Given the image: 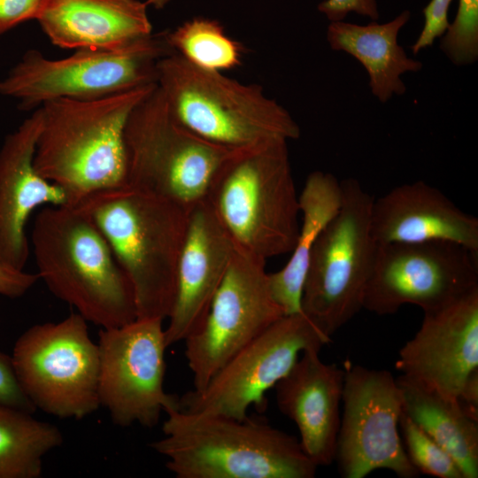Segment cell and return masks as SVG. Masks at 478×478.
<instances>
[{
	"mask_svg": "<svg viewBox=\"0 0 478 478\" xmlns=\"http://www.w3.org/2000/svg\"><path fill=\"white\" fill-rule=\"evenodd\" d=\"M157 83L105 97L43 103L34 166L75 206L96 191L127 185V119Z\"/></svg>",
	"mask_w": 478,
	"mask_h": 478,
	"instance_id": "obj_1",
	"label": "cell"
},
{
	"mask_svg": "<svg viewBox=\"0 0 478 478\" xmlns=\"http://www.w3.org/2000/svg\"><path fill=\"white\" fill-rule=\"evenodd\" d=\"M75 206L94 221L126 274L136 319L168 318L189 209L128 185L92 193Z\"/></svg>",
	"mask_w": 478,
	"mask_h": 478,
	"instance_id": "obj_2",
	"label": "cell"
},
{
	"mask_svg": "<svg viewBox=\"0 0 478 478\" xmlns=\"http://www.w3.org/2000/svg\"><path fill=\"white\" fill-rule=\"evenodd\" d=\"M163 437L150 447L177 478H312L318 466L299 440L247 418L165 411Z\"/></svg>",
	"mask_w": 478,
	"mask_h": 478,
	"instance_id": "obj_3",
	"label": "cell"
},
{
	"mask_svg": "<svg viewBox=\"0 0 478 478\" xmlns=\"http://www.w3.org/2000/svg\"><path fill=\"white\" fill-rule=\"evenodd\" d=\"M31 242L37 274L58 299L101 328L135 320L131 284L104 235L77 206H44Z\"/></svg>",
	"mask_w": 478,
	"mask_h": 478,
	"instance_id": "obj_4",
	"label": "cell"
},
{
	"mask_svg": "<svg viewBox=\"0 0 478 478\" xmlns=\"http://www.w3.org/2000/svg\"><path fill=\"white\" fill-rule=\"evenodd\" d=\"M206 199L237 248L264 261L294 249L300 209L288 142L236 149Z\"/></svg>",
	"mask_w": 478,
	"mask_h": 478,
	"instance_id": "obj_5",
	"label": "cell"
},
{
	"mask_svg": "<svg viewBox=\"0 0 478 478\" xmlns=\"http://www.w3.org/2000/svg\"><path fill=\"white\" fill-rule=\"evenodd\" d=\"M157 72L173 116L210 142L242 149L300 136L290 113L258 84L200 68L176 52L160 58Z\"/></svg>",
	"mask_w": 478,
	"mask_h": 478,
	"instance_id": "obj_6",
	"label": "cell"
},
{
	"mask_svg": "<svg viewBox=\"0 0 478 478\" xmlns=\"http://www.w3.org/2000/svg\"><path fill=\"white\" fill-rule=\"evenodd\" d=\"M124 140L127 185L187 209L206 199L217 172L236 150L210 142L183 126L158 84L131 112Z\"/></svg>",
	"mask_w": 478,
	"mask_h": 478,
	"instance_id": "obj_7",
	"label": "cell"
},
{
	"mask_svg": "<svg viewBox=\"0 0 478 478\" xmlns=\"http://www.w3.org/2000/svg\"><path fill=\"white\" fill-rule=\"evenodd\" d=\"M173 52L166 32L114 50H76L60 59L30 50L0 80V96L16 99L23 111L56 98L105 97L157 83L158 60Z\"/></svg>",
	"mask_w": 478,
	"mask_h": 478,
	"instance_id": "obj_8",
	"label": "cell"
},
{
	"mask_svg": "<svg viewBox=\"0 0 478 478\" xmlns=\"http://www.w3.org/2000/svg\"><path fill=\"white\" fill-rule=\"evenodd\" d=\"M341 184L342 204L312 249L301 295L302 312L329 338L362 309L378 247L374 198L356 179Z\"/></svg>",
	"mask_w": 478,
	"mask_h": 478,
	"instance_id": "obj_9",
	"label": "cell"
},
{
	"mask_svg": "<svg viewBox=\"0 0 478 478\" xmlns=\"http://www.w3.org/2000/svg\"><path fill=\"white\" fill-rule=\"evenodd\" d=\"M87 322L71 313L58 322L34 325L17 339L12 362L36 409L60 419L81 420L100 407L98 345Z\"/></svg>",
	"mask_w": 478,
	"mask_h": 478,
	"instance_id": "obj_10",
	"label": "cell"
},
{
	"mask_svg": "<svg viewBox=\"0 0 478 478\" xmlns=\"http://www.w3.org/2000/svg\"><path fill=\"white\" fill-rule=\"evenodd\" d=\"M330 340L302 311L283 315L232 356L204 389L178 397V408L244 420L251 406L264 408L266 392L300 354L320 351Z\"/></svg>",
	"mask_w": 478,
	"mask_h": 478,
	"instance_id": "obj_11",
	"label": "cell"
},
{
	"mask_svg": "<svg viewBox=\"0 0 478 478\" xmlns=\"http://www.w3.org/2000/svg\"><path fill=\"white\" fill-rule=\"evenodd\" d=\"M478 288V254L451 242L378 244L362 308L378 315L405 305L423 312Z\"/></svg>",
	"mask_w": 478,
	"mask_h": 478,
	"instance_id": "obj_12",
	"label": "cell"
},
{
	"mask_svg": "<svg viewBox=\"0 0 478 478\" xmlns=\"http://www.w3.org/2000/svg\"><path fill=\"white\" fill-rule=\"evenodd\" d=\"M343 417L335 459L344 478H363L388 469L401 478L419 472L410 462L400 436L403 397L387 370L344 363Z\"/></svg>",
	"mask_w": 478,
	"mask_h": 478,
	"instance_id": "obj_13",
	"label": "cell"
},
{
	"mask_svg": "<svg viewBox=\"0 0 478 478\" xmlns=\"http://www.w3.org/2000/svg\"><path fill=\"white\" fill-rule=\"evenodd\" d=\"M163 320L135 319L98 334L100 406L120 427H155L161 412L178 407L164 389L166 341Z\"/></svg>",
	"mask_w": 478,
	"mask_h": 478,
	"instance_id": "obj_14",
	"label": "cell"
},
{
	"mask_svg": "<svg viewBox=\"0 0 478 478\" xmlns=\"http://www.w3.org/2000/svg\"><path fill=\"white\" fill-rule=\"evenodd\" d=\"M265 266L266 261L235 246L204 323L184 341L193 390L204 389L232 356L285 315Z\"/></svg>",
	"mask_w": 478,
	"mask_h": 478,
	"instance_id": "obj_15",
	"label": "cell"
},
{
	"mask_svg": "<svg viewBox=\"0 0 478 478\" xmlns=\"http://www.w3.org/2000/svg\"><path fill=\"white\" fill-rule=\"evenodd\" d=\"M400 350L396 369L406 379L457 399L478 370V288L438 309Z\"/></svg>",
	"mask_w": 478,
	"mask_h": 478,
	"instance_id": "obj_16",
	"label": "cell"
},
{
	"mask_svg": "<svg viewBox=\"0 0 478 478\" xmlns=\"http://www.w3.org/2000/svg\"><path fill=\"white\" fill-rule=\"evenodd\" d=\"M235 250L207 199L189 208L175 298L165 328L168 347L184 342L201 328Z\"/></svg>",
	"mask_w": 478,
	"mask_h": 478,
	"instance_id": "obj_17",
	"label": "cell"
},
{
	"mask_svg": "<svg viewBox=\"0 0 478 478\" xmlns=\"http://www.w3.org/2000/svg\"><path fill=\"white\" fill-rule=\"evenodd\" d=\"M42 112L35 109L0 149V261L24 270L30 253L26 227L42 206L68 205L65 191L34 166Z\"/></svg>",
	"mask_w": 478,
	"mask_h": 478,
	"instance_id": "obj_18",
	"label": "cell"
},
{
	"mask_svg": "<svg viewBox=\"0 0 478 478\" xmlns=\"http://www.w3.org/2000/svg\"><path fill=\"white\" fill-rule=\"evenodd\" d=\"M320 351L302 353L274 387L279 410L297 425L300 445L318 466L335 459L344 368L326 364Z\"/></svg>",
	"mask_w": 478,
	"mask_h": 478,
	"instance_id": "obj_19",
	"label": "cell"
},
{
	"mask_svg": "<svg viewBox=\"0 0 478 478\" xmlns=\"http://www.w3.org/2000/svg\"><path fill=\"white\" fill-rule=\"evenodd\" d=\"M371 233L377 244L451 242L478 254V219L421 181L374 199Z\"/></svg>",
	"mask_w": 478,
	"mask_h": 478,
	"instance_id": "obj_20",
	"label": "cell"
},
{
	"mask_svg": "<svg viewBox=\"0 0 478 478\" xmlns=\"http://www.w3.org/2000/svg\"><path fill=\"white\" fill-rule=\"evenodd\" d=\"M139 0H48L36 19L63 49L114 50L152 34Z\"/></svg>",
	"mask_w": 478,
	"mask_h": 478,
	"instance_id": "obj_21",
	"label": "cell"
},
{
	"mask_svg": "<svg viewBox=\"0 0 478 478\" xmlns=\"http://www.w3.org/2000/svg\"><path fill=\"white\" fill-rule=\"evenodd\" d=\"M410 18L411 12L405 10L383 24L374 21L358 25L341 20L332 21L328 27L327 40L331 49L347 52L365 67L371 91L382 103L405 92L403 73L422 68V63L407 57L397 42L399 31Z\"/></svg>",
	"mask_w": 478,
	"mask_h": 478,
	"instance_id": "obj_22",
	"label": "cell"
},
{
	"mask_svg": "<svg viewBox=\"0 0 478 478\" xmlns=\"http://www.w3.org/2000/svg\"><path fill=\"white\" fill-rule=\"evenodd\" d=\"M341 181L322 171L311 173L299 195L301 224L296 245L286 265L268 274L272 295L284 314L301 312V295L312 249L327 224L339 211Z\"/></svg>",
	"mask_w": 478,
	"mask_h": 478,
	"instance_id": "obj_23",
	"label": "cell"
},
{
	"mask_svg": "<svg viewBox=\"0 0 478 478\" xmlns=\"http://www.w3.org/2000/svg\"><path fill=\"white\" fill-rule=\"evenodd\" d=\"M403 412L455 460L463 478L478 477V420L457 399L445 397L400 375Z\"/></svg>",
	"mask_w": 478,
	"mask_h": 478,
	"instance_id": "obj_24",
	"label": "cell"
},
{
	"mask_svg": "<svg viewBox=\"0 0 478 478\" xmlns=\"http://www.w3.org/2000/svg\"><path fill=\"white\" fill-rule=\"evenodd\" d=\"M63 441L54 424L0 406V478L41 477L43 457Z\"/></svg>",
	"mask_w": 478,
	"mask_h": 478,
	"instance_id": "obj_25",
	"label": "cell"
},
{
	"mask_svg": "<svg viewBox=\"0 0 478 478\" xmlns=\"http://www.w3.org/2000/svg\"><path fill=\"white\" fill-rule=\"evenodd\" d=\"M166 41L174 52L205 70L223 72L241 64L242 45L229 37L215 19L188 20L166 32Z\"/></svg>",
	"mask_w": 478,
	"mask_h": 478,
	"instance_id": "obj_26",
	"label": "cell"
},
{
	"mask_svg": "<svg viewBox=\"0 0 478 478\" xmlns=\"http://www.w3.org/2000/svg\"><path fill=\"white\" fill-rule=\"evenodd\" d=\"M399 428L406 455L419 473L438 478H463L453 458L404 412Z\"/></svg>",
	"mask_w": 478,
	"mask_h": 478,
	"instance_id": "obj_27",
	"label": "cell"
},
{
	"mask_svg": "<svg viewBox=\"0 0 478 478\" xmlns=\"http://www.w3.org/2000/svg\"><path fill=\"white\" fill-rule=\"evenodd\" d=\"M441 41V50L458 66L478 58V0H459L456 17Z\"/></svg>",
	"mask_w": 478,
	"mask_h": 478,
	"instance_id": "obj_28",
	"label": "cell"
},
{
	"mask_svg": "<svg viewBox=\"0 0 478 478\" xmlns=\"http://www.w3.org/2000/svg\"><path fill=\"white\" fill-rule=\"evenodd\" d=\"M0 406L29 413L36 410L17 376L12 356L0 351Z\"/></svg>",
	"mask_w": 478,
	"mask_h": 478,
	"instance_id": "obj_29",
	"label": "cell"
},
{
	"mask_svg": "<svg viewBox=\"0 0 478 478\" xmlns=\"http://www.w3.org/2000/svg\"><path fill=\"white\" fill-rule=\"evenodd\" d=\"M451 0H430L424 7V26L412 46L413 54L432 45L442 36L449 27L448 12Z\"/></svg>",
	"mask_w": 478,
	"mask_h": 478,
	"instance_id": "obj_30",
	"label": "cell"
},
{
	"mask_svg": "<svg viewBox=\"0 0 478 478\" xmlns=\"http://www.w3.org/2000/svg\"><path fill=\"white\" fill-rule=\"evenodd\" d=\"M48 0H0V35L30 19H37Z\"/></svg>",
	"mask_w": 478,
	"mask_h": 478,
	"instance_id": "obj_31",
	"label": "cell"
},
{
	"mask_svg": "<svg viewBox=\"0 0 478 478\" xmlns=\"http://www.w3.org/2000/svg\"><path fill=\"white\" fill-rule=\"evenodd\" d=\"M318 11L332 21H341L350 12H355L376 21L379 19L377 0H324Z\"/></svg>",
	"mask_w": 478,
	"mask_h": 478,
	"instance_id": "obj_32",
	"label": "cell"
},
{
	"mask_svg": "<svg viewBox=\"0 0 478 478\" xmlns=\"http://www.w3.org/2000/svg\"><path fill=\"white\" fill-rule=\"evenodd\" d=\"M39 280L37 273L16 269L0 261V295L10 298L20 297Z\"/></svg>",
	"mask_w": 478,
	"mask_h": 478,
	"instance_id": "obj_33",
	"label": "cell"
},
{
	"mask_svg": "<svg viewBox=\"0 0 478 478\" xmlns=\"http://www.w3.org/2000/svg\"><path fill=\"white\" fill-rule=\"evenodd\" d=\"M458 401L468 415L478 420V370L467 378Z\"/></svg>",
	"mask_w": 478,
	"mask_h": 478,
	"instance_id": "obj_34",
	"label": "cell"
},
{
	"mask_svg": "<svg viewBox=\"0 0 478 478\" xmlns=\"http://www.w3.org/2000/svg\"><path fill=\"white\" fill-rule=\"evenodd\" d=\"M171 0H146L147 6H152L155 9L164 8Z\"/></svg>",
	"mask_w": 478,
	"mask_h": 478,
	"instance_id": "obj_35",
	"label": "cell"
}]
</instances>
